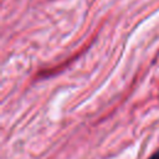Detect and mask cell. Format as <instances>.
I'll return each mask as SVG.
<instances>
[{"label": "cell", "instance_id": "1", "mask_svg": "<svg viewBox=\"0 0 159 159\" xmlns=\"http://www.w3.org/2000/svg\"><path fill=\"white\" fill-rule=\"evenodd\" d=\"M149 159H159V149H158V150H157V152H155V153H154Z\"/></svg>", "mask_w": 159, "mask_h": 159}]
</instances>
